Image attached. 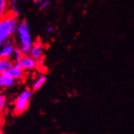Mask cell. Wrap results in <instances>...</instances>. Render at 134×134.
I'll use <instances>...</instances> for the list:
<instances>
[{"label":"cell","instance_id":"1","mask_svg":"<svg viewBox=\"0 0 134 134\" xmlns=\"http://www.w3.org/2000/svg\"><path fill=\"white\" fill-rule=\"evenodd\" d=\"M18 12L15 10H9L0 18V37L4 41L10 39L18 26Z\"/></svg>","mask_w":134,"mask_h":134},{"label":"cell","instance_id":"2","mask_svg":"<svg viewBox=\"0 0 134 134\" xmlns=\"http://www.w3.org/2000/svg\"><path fill=\"white\" fill-rule=\"evenodd\" d=\"M17 31L19 37L22 44L21 52L23 55H28L31 52V35L29 33L28 24L26 20H23L19 26L17 27Z\"/></svg>","mask_w":134,"mask_h":134},{"label":"cell","instance_id":"3","mask_svg":"<svg viewBox=\"0 0 134 134\" xmlns=\"http://www.w3.org/2000/svg\"><path fill=\"white\" fill-rule=\"evenodd\" d=\"M31 94H32L31 89L27 88H26L25 91H23L17 97L14 103V112H13L14 115L19 116L27 110L29 106V102H30Z\"/></svg>","mask_w":134,"mask_h":134},{"label":"cell","instance_id":"4","mask_svg":"<svg viewBox=\"0 0 134 134\" xmlns=\"http://www.w3.org/2000/svg\"><path fill=\"white\" fill-rule=\"evenodd\" d=\"M30 54L35 61L43 60V44L40 38H37L33 43Z\"/></svg>","mask_w":134,"mask_h":134},{"label":"cell","instance_id":"5","mask_svg":"<svg viewBox=\"0 0 134 134\" xmlns=\"http://www.w3.org/2000/svg\"><path fill=\"white\" fill-rule=\"evenodd\" d=\"M18 64L23 70H31L34 68L36 65L35 60L28 55H23V56L18 62Z\"/></svg>","mask_w":134,"mask_h":134},{"label":"cell","instance_id":"6","mask_svg":"<svg viewBox=\"0 0 134 134\" xmlns=\"http://www.w3.org/2000/svg\"><path fill=\"white\" fill-rule=\"evenodd\" d=\"M7 71L14 79H24V76L26 77L25 71H24V70L20 67V65L18 63L15 64L14 66Z\"/></svg>","mask_w":134,"mask_h":134},{"label":"cell","instance_id":"7","mask_svg":"<svg viewBox=\"0 0 134 134\" xmlns=\"http://www.w3.org/2000/svg\"><path fill=\"white\" fill-rule=\"evenodd\" d=\"M14 78L12 77L8 71L2 72L0 76V88H7L14 83Z\"/></svg>","mask_w":134,"mask_h":134},{"label":"cell","instance_id":"8","mask_svg":"<svg viewBox=\"0 0 134 134\" xmlns=\"http://www.w3.org/2000/svg\"><path fill=\"white\" fill-rule=\"evenodd\" d=\"M14 50L15 48L13 47L10 39H8L7 40V43L3 47V49L0 52V58H10L11 54L14 52Z\"/></svg>","mask_w":134,"mask_h":134},{"label":"cell","instance_id":"9","mask_svg":"<svg viewBox=\"0 0 134 134\" xmlns=\"http://www.w3.org/2000/svg\"><path fill=\"white\" fill-rule=\"evenodd\" d=\"M14 66V63L10 58H0V71H9Z\"/></svg>","mask_w":134,"mask_h":134},{"label":"cell","instance_id":"10","mask_svg":"<svg viewBox=\"0 0 134 134\" xmlns=\"http://www.w3.org/2000/svg\"><path fill=\"white\" fill-rule=\"evenodd\" d=\"M47 80V77L45 76H41L37 80H36L32 87V92H37L38 90H40L43 85L45 83Z\"/></svg>","mask_w":134,"mask_h":134},{"label":"cell","instance_id":"11","mask_svg":"<svg viewBox=\"0 0 134 134\" xmlns=\"http://www.w3.org/2000/svg\"><path fill=\"white\" fill-rule=\"evenodd\" d=\"M9 2L10 0H0V18H2L9 10Z\"/></svg>","mask_w":134,"mask_h":134},{"label":"cell","instance_id":"12","mask_svg":"<svg viewBox=\"0 0 134 134\" xmlns=\"http://www.w3.org/2000/svg\"><path fill=\"white\" fill-rule=\"evenodd\" d=\"M14 53H15V60H16V62L18 63L19 60L22 59V57L23 56V54L22 53L21 50L18 49V48H15Z\"/></svg>","mask_w":134,"mask_h":134},{"label":"cell","instance_id":"13","mask_svg":"<svg viewBox=\"0 0 134 134\" xmlns=\"http://www.w3.org/2000/svg\"><path fill=\"white\" fill-rule=\"evenodd\" d=\"M5 102H6V96L3 95H0V112L3 108L5 105Z\"/></svg>","mask_w":134,"mask_h":134},{"label":"cell","instance_id":"14","mask_svg":"<svg viewBox=\"0 0 134 134\" xmlns=\"http://www.w3.org/2000/svg\"><path fill=\"white\" fill-rule=\"evenodd\" d=\"M51 3H50V1L49 0H43V2L42 3V4H41V6H40V10H42V9H43V8H45L46 7H47L48 5H49Z\"/></svg>","mask_w":134,"mask_h":134},{"label":"cell","instance_id":"15","mask_svg":"<svg viewBox=\"0 0 134 134\" xmlns=\"http://www.w3.org/2000/svg\"><path fill=\"white\" fill-rule=\"evenodd\" d=\"M47 32H49V33H52V32H54V28L52 26H50V27H47Z\"/></svg>","mask_w":134,"mask_h":134},{"label":"cell","instance_id":"16","mask_svg":"<svg viewBox=\"0 0 134 134\" xmlns=\"http://www.w3.org/2000/svg\"><path fill=\"white\" fill-rule=\"evenodd\" d=\"M43 0H34V3L35 4H39L40 3H43Z\"/></svg>","mask_w":134,"mask_h":134},{"label":"cell","instance_id":"17","mask_svg":"<svg viewBox=\"0 0 134 134\" xmlns=\"http://www.w3.org/2000/svg\"><path fill=\"white\" fill-rule=\"evenodd\" d=\"M3 40L1 39V37H0V47H1V46L3 45Z\"/></svg>","mask_w":134,"mask_h":134},{"label":"cell","instance_id":"18","mask_svg":"<svg viewBox=\"0 0 134 134\" xmlns=\"http://www.w3.org/2000/svg\"><path fill=\"white\" fill-rule=\"evenodd\" d=\"M16 1H19V0H13V3H15Z\"/></svg>","mask_w":134,"mask_h":134},{"label":"cell","instance_id":"19","mask_svg":"<svg viewBox=\"0 0 134 134\" xmlns=\"http://www.w3.org/2000/svg\"><path fill=\"white\" fill-rule=\"evenodd\" d=\"M1 74H2V72H1V71H0V76H1Z\"/></svg>","mask_w":134,"mask_h":134}]
</instances>
